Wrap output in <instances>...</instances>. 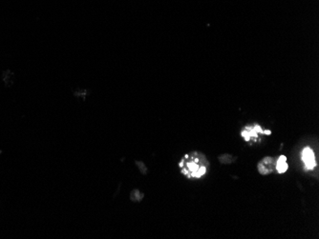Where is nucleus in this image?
I'll list each match as a JSON object with an SVG mask.
<instances>
[{
  "label": "nucleus",
  "instance_id": "1",
  "mask_svg": "<svg viewBox=\"0 0 319 239\" xmlns=\"http://www.w3.org/2000/svg\"><path fill=\"white\" fill-rule=\"evenodd\" d=\"M181 172L188 178H201L209 168L206 156L201 152H190L184 155L179 163Z\"/></svg>",
  "mask_w": 319,
  "mask_h": 239
},
{
  "label": "nucleus",
  "instance_id": "2",
  "mask_svg": "<svg viewBox=\"0 0 319 239\" xmlns=\"http://www.w3.org/2000/svg\"><path fill=\"white\" fill-rule=\"evenodd\" d=\"M270 134L271 132L270 130H263L261 126L256 124L254 126L245 127L241 133V136L243 137L245 141H249L252 139L259 138V135H270Z\"/></svg>",
  "mask_w": 319,
  "mask_h": 239
},
{
  "label": "nucleus",
  "instance_id": "3",
  "mask_svg": "<svg viewBox=\"0 0 319 239\" xmlns=\"http://www.w3.org/2000/svg\"><path fill=\"white\" fill-rule=\"evenodd\" d=\"M258 172L262 175H268L276 171V159L270 156H266L261 159L257 165Z\"/></svg>",
  "mask_w": 319,
  "mask_h": 239
},
{
  "label": "nucleus",
  "instance_id": "4",
  "mask_svg": "<svg viewBox=\"0 0 319 239\" xmlns=\"http://www.w3.org/2000/svg\"><path fill=\"white\" fill-rule=\"evenodd\" d=\"M302 161L305 164V167L307 168L308 170H313L317 166V161H316V155L314 151L309 148L306 147L303 152H302V155H301Z\"/></svg>",
  "mask_w": 319,
  "mask_h": 239
},
{
  "label": "nucleus",
  "instance_id": "5",
  "mask_svg": "<svg viewBox=\"0 0 319 239\" xmlns=\"http://www.w3.org/2000/svg\"><path fill=\"white\" fill-rule=\"evenodd\" d=\"M145 197H146V193L144 191H140L139 189H133L132 191H130V194H129L130 200L134 203L142 202Z\"/></svg>",
  "mask_w": 319,
  "mask_h": 239
},
{
  "label": "nucleus",
  "instance_id": "6",
  "mask_svg": "<svg viewBox=\"0 0 319 239\" xmlns=\"http://www.w3.org/2000/svg\"><path fill=\"white\" fill-rule=\"evenodd\" d=\"M288 163L287 157L285 155H280L279 158L276 160V171L278 173H284L288 170Z\"/></svg>",
  "mask_w": 319,
  "mask_h": 239
},
{
  "label": "nucleus",
  "instance_id": "7",
  "mask_svg": "<svg viewBox=\"0 0 319 239\" xmlns=\"http://www.w3.org/2000/svg\"><path fill=\"white\" fill-rule=\"evenodd\" d=\"M218 159L222 164H230V163L234 162V160H236V157L232 156L229 154H224L218 157Z\"/></svg>",
  "mask_w": 319,
  "mask_h": 239
},
{
  "label": "nucleus",
  "instance_id": "8",
  "mask_svg": "<svg viewBox=\"0 0 319 239\" xmlns=\"http://www.w3.org/2000/svg\"><path fill=\"white\" fill-rule=\"evenodd\" d=\"M135 165H136V167L139 169L140 172H141L143 175H147V174H148V168L144 161L136 160V161H135Z\"/></svg>",
  "mask_w": 319,
  "mask_h": 239
}]
</instances>
